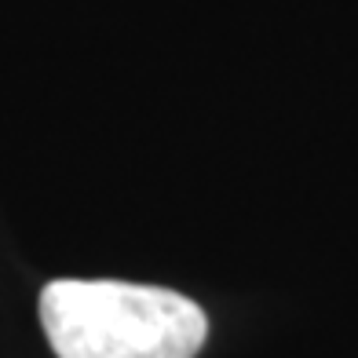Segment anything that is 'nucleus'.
I'll return each instance as SVG.
<instances>
[{
  "instance_id": "nucleus-1",
  "label": "nucleus",
  "mask_w": 358,
  "mask_h": 358,
  "mask_svg": "<svg viewBox=\"0 0 358 358\" xmlns=\"http://www.w3.org/2000/svg\"><path fill=\"white\" fill-rule=\"evenodd\" d=\"M41 325L59 358H194L205 311L154 285L55 278L41 292Z\"/></svg>"
}]
</instances>
